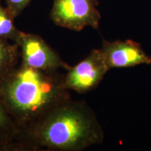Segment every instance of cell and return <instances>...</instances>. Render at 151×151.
Returning a JSON list of instances; mask_svg holds the SVG:
<instances>
[{
	"label": "cell",
	"mask_w": 151,
	"mask_h": 151,
	"mask_svg": "<svg viewBox=\"0 0 151 151\" xmlns=\"http://www.w3.org/2000/svg\"><path fill=\"white\" fill-rule=\"evenodd\" d=\"M19 129L0 99V147L4 151L18 150Z\"/></svg>",
	"instance_id": "7"
},
{
	"label": "cell",
	"mask_w": 151,
	"mask_h": 151,
	"mask_svg": "<svg viewBox=\"0 0 151 151\" xmlns=\"http://www.w3.org/2000/svg\"><path fill=\"white\" fill-rule=\"evenodd\" d=\"M0 99L19 132L71 99L65 75L23 65L21 62L0 77Z\"/></svg>",
	"instance_id": "2"
},
{
	"label": "cell",
	"mask_w": 151,
	"mask_h": 151,
	"mask_svg": "<svg viewBox=\"0 0 151 151\" xmlns=\"http://www.w3.org/2000/svg\"><path fill=\"white\" fill-rule=\"evenodd\" d=\"M15 43L20 58L27 67L46 71H59L70 67L40 36L20 31Z\"/></svg>",
	"instance_id": "4"
},
{
	"label": "cell",
	"mask_w": 151,
	"mask_h": 151,
	"mask_svg": "<svg viewBox=\"0 0 151 151\" xmlns=\"http://www.w3.org/2000/svg\"><path fill=\"white\" fill-rule=\"evenodd\" d=\"M1 1L0 0V37L15 42L20 30L15 27L14 20L2 6Z\"/></svg>",
	"instance_id": "9"
},
{
	"label": "cell",
	"mask_w": 151,
	"mask_h": 151,
	"mask_svg": "<svg viewBox=\"0 0 151 151\" xmlns=\"http://www.w3.org/2000/svg\"><path fill=\"white\" fill-rule=\"evenodd\" d=\"M109 70L101 49H93L86 58L69 68L65 75L66 88L79 94L92 91L97 88Z\"/></svg>",
	"instance_id": "5"
},
{
	"label": "cell",
	"mask_w": 151,
	"mask_h": 151,
	"mask_svg": "<svg viewBox=\"0 0 151 151\" xmlns=\"http://www.w3.org/2000/svg\"><path fill=\"white\" fill-rule=\"evenodd\" d=\"M98 6V0H54L50 18L56 25L73 31L98 29L101 18Z\"/></svg>",
	"instance_id": "3"
},
{
	"label": "cell",
	"mask_w": 151,
	"mask_h": 151,
	"mask_svg": "<svg viewBox=\"0 0 151 151\" xmlns=\"http://www.w3.org/2000/svg\"><path fill=\"white\" fill-rule=\"evenodd\" d=\"M100 49L109 69L151 64V57L144 51L141 44L130 39L113 41L103 39Z\"/></svg>",
	"instance_id": "6"
},
{
	"label": "cell",
	"mask_w": 151,
	"mask_h": 151,
	"mask_svg": "<svg viewBox=\"0 0 151 151\" xmlns=\"http://www.w3.org/2000/svg\"><path fill=\"white\" fill-rule=\"evenodd\" d=\"M31 0H5L6 9L14 20L19 16Z\"/></svg>",
	"instance_id": "10"
},
{
	"label": "cell",
	"mask_w": 151,
	"mask_h": 151,
	"mask_svg": "<svg viewBox=\"0 0 151 151\" xmlns=\"http://www.w3.org/2000/svg\"><path fill=\"white\" fill-rule=\"evenodd\" d=\"M0 151H4V150H3V148H1V147H0Z\"/></svg>",
	"instance_id": "11"
},
{
	"label": "cell",
	"mask_w": 151,
	"mask_h": 151,
	"mask_svg": "<svg viewBox=\"0 0 151 151\" xmlns=\"http://www.w3.org/2000/svg\"><path fill=\"white\" fill-rule=\"evenodd\" d=\"M20 59L18 45L14 41L0 37V77L14 69Z\"/></svg>",
	"instance_id": "8"
},
{
	"label": "cell",
	"mask_w": 151,
	"mask_h": 151,
	"mask_svg": "<svg viewBox=\"0 0 151 151\" xmlns=\"http://www.w3.org/2000/svg\"><path fill=\"white\" fill-rule=\"evenodd\" d=\"M104 130L84 101L71 99L19 132L18 150L81 151L101 144Z\"/></svg>",
	"instance_id": "1"
}]
</instances>
